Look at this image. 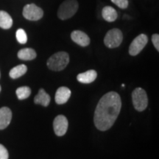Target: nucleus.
<instances>
[{"label":"nucleus","instance_id":"nucleus-1","mask_svg":"<svg viewBox=\"0 0 159 159\" xmlns=\"http://www.w3.org/2000/svg\"><path fill=\"white\" fill-rule=\"evenodd\" d=\"M122 107L119 94L114 91L107 93L99 99L94 113L96 128L101 131L108 130L114 124Z\"/></svg>","mask_w":159,"mask_h":159},{"label":"nucleus","instance_id":"nucleus-2","mask_svg":"<svg viewBox=\"0 0 159 159\" xmlns=\"http://www.w3.org/2000/svg\"><path fill=\"white\" fill-rule=\"evenodd\" d=\"M69 63V54L66 52H58L52 55L47 61V66L52 71H62Z\"/></svg>","mask_w":159,"mask_h":159},{"label":"nucleus","instance_id":"nucleus-3","mask_svg":"<svg viewBox=\"0 0 159 159\" xmlns=\"http://www.w3.org/2000/svg\"><path fill=\"white\" fill-rule=\"evenodd\" d=\"M78 7L77 0H65L57 10V16L61 20L70 19L77 13Z\"/></svg>","mask_w":159,"mask_h":159},{"label":"nucleus","instance_id":"nucleus-4","mask_svg":"<svg viewBox=\"0 0 159 159\" xmlns=\"http://www.w3.org/2000/svg\"><path fill=\"white\" fill-rule=\"evenodd\" d=\"M134 108L138 111H143L148 107V98L146 91L142 88H136L132 93Z\"/></svg>","mask_w":159,"mask_h":159},{"label":"nucleus","instance_id":"nucleus-5","mask_svg":"<svg viewBox=\"0 0 159 159\" xmlns=\"http://www.w3.org/2000/svg\"><path fill=\"white\" fill-rule=\"evenodd\" d=\"M123 35L119 29L114 28L109 30L104 39L105 45L108 48L113 49L118 47L122 42Z\"/></svg>","mask_w":159,"mask_h":159},{"label":"nucleus","instance_id":"nucleus-6","mask_svg":"<svg viewBox=\"0 0 159 159\" xmlns=\"http://www.w3.org/2000/svg\"><path fill=\"white\" fill-rule=\"evenodd\" d=\"M23 16L30 21H38L43 17V11L35 4H28L24 7Z\"/></svg>","mask_w":159,"mask_h":159},{"label":"nucleus","instance_id":"nucleus-7","mask_svg":"<svg viewBox=\"0 0 159 159\" xmlns=\"http://www.w3.org/2000/svg\"><path fill=\"white\" fill-rule=\"evenodd\" d=\"M148 42V38L145 34H140L135 38L129 47V54L136 56L142 52Z\"/></svg>","mask_w":159,"mask_h":159},{"label":"nucleus","instance_id":"nucleus-8","mask_svg":"<svg viewBox=\"0 0 159 159\" xmlns=\"http://www.w3.org/2000/svg\"><path fill=\"white\" fill-rule=\"evenodd\" d=\"M69 122L66 117L63 115H58L54 119L53 122V128L55 134L58 136H64L68 129Z\"/></svg>","mask_w":159,"mask_h":159},{"label":"nucleus","instance_id":"nucleus-9","mask_svg":"<svg viewBox=\"0 0 159 159\" xmlns=\"http://www.w3.org/2000/svg\"><path fill=\"white\" fill-rule=\"evenodd\" d=\"M71 40L81 47H87L90 43V39L88 35L80 30H75L71 34Z\"/></svg>","mask_w":159,"mask_h":159},{"label":"nucleus","instance_id":"nucleus-10","mask_svg":"<svg viewBox=\"0 0 159 159\" xmlns=\"http://www.w3.org/2000/svg\"><path fill=\"white\" fill-rule=\"evenodd\" d=\"M71 94V91L69 89L66 87H60L55 93V102L58 105L64 104L68 102Z\"/></svg>","mask_w":159,"mask_h":159},{"label":"nucleus","instance_id":"nucleus-11","mask_svg":"<svg viewBox=\"0 0 159 159\" xmlns=\"http://www.w3.org/2000/svg\"><path fill=\"white\" fill-rule=\"evenodd\" d=\"M12 119V112L11 109L7 107L0 108V130L7 128L11 123Z\"/></svg>","mask_w":159,"mask_h":159},{"label":"nucleus","instance_id":"nucleus-12","mask_svg":"<svg viewBox=\"0 0 159 159\" xmlns=\"http://www.w3.org/2000/svg\"><path fill=\"white\" fill-rule=\"evenodd\" d=\"M97 77V73L95 70H89L85 72L81 73L77 75V79L80 83H84V84H89L91 83L96 80Z\"/></svg>","mask_w":159,"mask_h":159},{"label":"nucleus","instance_id":"nucleus-13","mask_svg":"<svg viewBox=\"0 0 159 159\" xmlns=\"http://www.w3.org/2000/svg\"><path fill=\"white\" fill-rule=\"evenodd\" d=\"M102 16L103 19L106 21H108V22H113V21H116L117 17H118L116 11L111 6H105V7H103L102 11Z\"/></svg>","mask_w":159,"mask_h":159},{"label":"nucleus","instance_id":"nucleus-14","mask_svg":"<svg viewBox=\"0 0 159 159\" xmlns=\"http://www.w3.org/2000/svg\"><path fill=\"white\" fill-rule=\"evenodd\" d=\"M50 96L43 89H41L35 97L34 102L35 104H39L44 107H47L50 102Z\"/></svg>","mask_w":159,"mask_h":159},{"label":"nucleus","instance_id":"nucleus-15","mask_svg":"<svg viewBox=\"0 0 159 159\" xmlns=\"http://www.w3.org/2000/svg\"><path fill=\"white\" fill-rule=\"evenodd\" d=\"M13 25V19L7 12L0 11V27L2 29H10Z\"/></svg>","mask_w":159,"mask_h":159},{"label":"nucleus","instance_id":"nucleus-16","mask_svg":"<svg viewBox=\"0 0 159 159\" xmlns=\"http://www.w3.org/2000/svg\"><path fill=\"white\" fill-rule=\"evenodd\" d=\"M36 52L33 49L25 48L18 52V57L23 61H32L36 57Z\"/></svg>","mask_w":159,"mask_h":159},{"label":"nucleus","instance_id":"nucleus-17","mask_svg":"<svg viewBox=\"0 0 159 159\" xmlns=\"http://www.w3.org/2000/svg\"><path fill=\"white\" fill-rule=\"evenodd\" d=\"M27 67L26 66L25 64L18 65L10 71L9 75L11 78L16 79L25 75V73L27 72Z\"/></svg>","mask_w":159,"mask_h":159},{"label":"nucleus","instance_id":"nucleus-18","mask_svg":"<svg viewBox=\"0 0 159 159\" xmlns=\"http://www.w3.org/2000/svg\"><path fill=\"white\" fill-rule=\"evenodd\" d=\"M31 94V89L27 86H22L17 89L16 95L19 99H25L28 98Z\"/></svg>","mask_w":159,"mask_h":159},{"label":"nucleus","instance_id":"nucleus-19","mask_svg":"<svg viewBox=\"0 0 159 159\" xmlns=\"http://www.w3.org/2000/svg\"><path fill=\"white\" fill-rule=\"evenodd\" d=\"M16 36L18 42L21 43V44H25L27 41V35L26 32L23 29H19L16 33Z\"/></svg>","mask_w":159,"mask_h":159},{"label":"nucleus","instance_id":"nucleus-20","mask_svg":"<svg viewBox=\"0 0 159 159\" xmlns=\"http://www.w3.org/2000/svg\"><path fill=\"white\" fill-rule=\"evenodd\" d=\"M111 1L122 9H126L128 7V0H111Z\"/></svg>","mask_w":159,"mask_h":159},{"label":"nucleus","instance_id":"nucleus-21","mask_svg":"<svg viewBox=\"0 0 159 159\" xmlns=\"http://www.w3.org/2000/svg\"><path fill=\"white\" fill-rule=\"evenodd\" d=\"M8 158L9 154L7 149L2 144H0V159H8Z\"/></svg>","mask_w":159,"mask_h":159},{"label":"nucleus","instance_id":"nucleus-22","mask_svg":"<svg viewBox=\"0 0 159 159\" xmlns=\"http://www.w3.org/2000/svg\"><path fill=\"white\" fill-rule=\"evenodd\" d=\"M152 43H153L155 48L156 49V50L159 51V35L158 34L152 35Z\"/></svg>","mask_w":159,"mask_h":159},{"label":"nucleus","instance_id":"nucleus-23","mask_svg":"<svg viewBox=\"0 0 159 159\" xmlns=\"http://www.w3.org/2000/svg\"><path fill=\"white\" fill-rule=\"evenodd\" d=\"M0 91H1V85H0Z\"/></svg>","mask_w":159,"mask_h":159},{"label":"nucleus","instance_id":"nucleus-24","mask_svg":"<svg viewBox=\"0 0 159 159\" xmlns=\"http://www.w3.org/2000/svg\"><path fill=\"white\" fill-rule=\"evenodd\" d=\"M0 77H1V74H0Z\"/></svg>","mask_w":159,"mask_h":159}]
</instances>
